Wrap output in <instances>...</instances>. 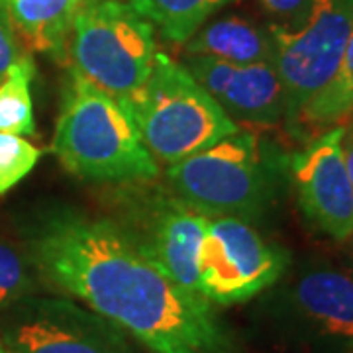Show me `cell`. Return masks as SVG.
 Wrapping results in <instances>:
<instances>
[{
    "mask_svg": "<svg viewBox=\"0 0 353 353\" xmlns=\"http://www.w3.org/2000/svg\"><path fill=\"white\" fill-rule=\"evenodd\" d=\"M167 187L204 216L255 222L273 199L271 165L259 139L238 130L167 167Z\"/></svg>",
    "mask_w": 353,
    "mask_h": 353,
    "instance_id": "cell-4",
    "label": "cell"
},
{
    "mask_svg": "<svg viewBox=\"0 0 353 353\" xmlns=\"http://www.w3.org/2000/svg\"><path fill=\"white\" fill-rule=\"evenodd\" d=\"M24 57H28L24 43L18 39L8 18L0 10V83Z\"/></svg>",
    "mask_w": 353,
    "mask_h": 353,
    "instance_id": "cell-20",
    "label": "cell"
},
{
    "mask_svg": "<svg viewBox=\"0 0 353 353\" xmlns=\"http://www.w3.org/2000/svg\"><path fill=\"white\" fill-rule=\"evenodd\" d=\"M287 306L312 338L334 347L353 343V275L328 267L304 271L287 292Z\"/></svg>",
    "mask_w": 353,
    "mask_h": 353,
    "instance_id": "cell-12",
    "label": "cell"
},
{
    "mask_svg": "<svg viewBox=\"0 0 353 353\" xmlns=\"http://www.w3.org/2000/svg\"><path fill=\"white\" fill-rule=\"evenodd\" d=\"M350 120H352V124H345V128H347V130H350V132H352V134H353V116H352V118H350Z\"/></svg>",
    "mask_w": 353,
    "mask_h": 353,
    "instance_id": "cell-24",
    "label": "cell"
},
{
    "mask_svg": "<svg viewBox=\"0 0 353 353\" xmlns=\"http://www.w3.org/2000/svg\"><path fill=\"white\" fill-rule=\"evenodd\" d=\"M32 287L34 279L24 255L0 241V312L30 296Z\"/></svg>",
    "mask_w": 353,
    "mask_h": 353,
    "instance_id": "cell-19",
    "label": "cell"
},
{
    "mask_svg": "<svg viewBox=\"0 0 353 353\" xmlns=\"http://www.w3.org/2000/svg\"><path fill=\"white\" fill-rule=\"evenodd\" d=\"M312 0H261L265 10L281 20L279 26L299 24L308 12Z\"/></svg>",
    "mask_w": 353,
    "mask_h": 353,
    "instance_id": "cell-21",
    "label": "cell"
},
{
    "mask_svg": "<svg viewBox=\"0 0 353 353\" xmlns=\"http://www.w3.org/2000/svg\"><path fill=\"white\" fill-rule=\"evenodd\" d=\"M183 65L230 118L265 128L285 120V90L273 63L236 65L187 55Z\"/></svg>",
    "mask_w": 353,
    "mask_h": 353,
    "instance_id": "cell-11",
    "label": "cell"
},
{
    "mask_svg": "<svg viewBox=\"0 0 353 353\" xmlns=\"http://www.w3.org/2000/svg\"><path fill=\"white\" fill-rule=\"evenodd\" d=\"M347 241H350V252H352V257H353V234L350 236V240Z\"/></svg>",
    "mask_w": 353,
    "mask_h": 353,
    "instance_id": "cell-23",
    "label": "cell"
},
{
    "mask_svg": "<svg viewBox=\"0 0 353 353\" xmlns=\"http://www.w3.org/2000/svg\"><path fill=\"white\" fill-rule=\"evenodd\" d=\"M85 2H87V0H85Z\"/></svg>",
    "mask_w": 353,
    "mask_h": 353,
    "instance_id": "cell-26",
    "label": "cell"
},
{
    "mask_svg": "<svg viewBox=\"0 0 353 353\" xmlns=\"http://www.w3.org/2000/svg\"><path fill=\"white\" fill-rule=\"evenodd\" d=\"M36 77L34 59L28 55L12 67L0 83V132L14 136H34L36 120L30 94V83Z\"/></svg>",
    "mask_w": 353,
    "mask_h": 353,
    "instance_id": "cell-17",
    "label": "cell"
},
{
    "mask_svg": "<svg viewBox=\"0 0 353 353\" xmlns=\"http://www.w3.org/2000/svg\"><path fill=\"white\" fill-rule=\"evenodd\" d=\"M289 265V253L269 243L241 218H208L199 253V294L212 306L245 303L273 287Z\"/></svg>",
    "mask_w": 353,
    "mask_h": 353,
    "instance_id": "cell-8",
    "label": "cell"
},
{
    "mask_svg": "<svg viewBox=\"0 0 353 353\" xmlns=\"http://www.w3.org/2000/svg\"><path fill=\"white\" fill-rule=\"evenodd\" d=\"M352 28L353 0H312L299 24L271 26L273 65L285 90V120L292 128L336 75Z\"/></svg>",
    "mask_w": 353,
    "mask_h": 353,
    "instance_id": "cell-7",
    "label": "cell"
},
{
    "mask_svg": "<svg viewBox=\"0 0 353 353\" xmlns=\"http://www.w3.org/2000/svg\"><path fill=\"white\" fill-rule=\"evenodd\" d=\"M341 153H343V163H345V171L350 176V183L353 187V134L345 128L343 138H341Z\"/></svg>",
    "mask_w": 353,
    "mask_h": 353,
    "instance_id": "cell-22",
    "label": "cell"
},
{
    "mask_svg": "<svg viewBox=\"0 0 353 353\" xmlns=\"http://www.w3.org/2000/svg\"><path fill=\"white\" fill-rule=\"evenodd\" d=\"M0 353H8L6 350H4V345H2V343H0Z\"/></svg>",
    "mask_w": 353,
    "mask_h": 353,
    "instance_id": "cell-25",
    "label": "cell"
},
{
    "mask_svg": "<svg viewBox=\"0 0 353 353\" xmlns=\"http://www.w3.org/2000/svg\"><path fill=\"white\" fill-rule=\"evenodd\" d=\"M30 263L50 287L81 301L152 353H230L214 306L179 287L108 216L71 206L41 214Z\"/></svg>",
    "mask_w": 353,
    "mask_h": 353,
    "instance_id": "cell-1",
    "label": "cell"
},
{
    "mask_svg": "<svg viewBox=\"0 0 353 353\" xmlns=\"http://www.w3.org/2000/svg\"><path fill=\"white\" fill-rule=\"evenodd\" d=\"M41 152L22 136L0 132V194L8 192L36 165Z\"/></svg>",
    "mask_w": 353,
    "mask_h": 353,
    "instance_id": "cell-18",
    "label": "cell"
},
{
    "mask_svg": "<svg viewBox=\"0 0 353 353\" xmlns=\"http://www.w3.org/2000/svg\"><path fill=\"white\" fill-rule=\"evenodd\" d=\"M51 152L71 175L90 183H134L159 175L128 99L69 69Z\"/></svg>",
    "mask_w": 353,
    "mask_h": 353,
    "instance_id": "cell-2",
    "label": "cell"
},
{
    "mask_svg": "<svg viewBox=\"0 0 353 353\" xmlns=\"http://www.w3.org/2000/svg\"><path fill=\"white\" fill-rule=\"evenodd\" d=\"M187 55L210 57L236 65L273 63V39L252 22L228 16L204 26L185 43Z\"/></svg>",
    "mask_w": 353,
    "mask_h": 353,
    "instance_id": "cell-14",
    "label": "cell"
},
{
    "mask_svg": "<svg viewBox=\"0 0 353 353\" xmlns=\"http://www.w3.org/2000/svg\"><path fill=\"white\" fill-rule=\"evenodd\" d=\"M157 53L153 26L122 0H87L79 8L67 48L71 69L118 99L150 75Z\"/></svg>",
    "mask_w": 353,
    "mask_h": 353,
    "instance_id": "cell-5",
    "label": "cell"
},
{
    "mask_svg": "<svg viewBox=\"0 0 353 353\" xmlns=\"http://www.w3.org/2000/svg\"><path fill=\"white\" fill-rule=\"evenodd\" d=\"M343 132L345 124L320 132L292 159L304 216L336 241H347L353 234V187L341 153Z\"/></svg>",
    "mask_w": 353,
    "mask_h": 353,
    "instance_id": "cell-10",
    "label": "cell"
},
{
    "mask_svg": "<svg viewBox=\"0 0 353 353\" xmlns=\"http://www.w3.org/2000/svg\"><path fill=\"white\" fill-rule=\"evenodd\" d=\"M83 2L85 0H0V10L26 50L67 63L71 28Z\"/></svg>",
    "mask_w": 353,
    "mask_h": 353,
    "instance_id": "cell-13",
    "label": "cell"
},
{
    "mask_svg": "<svg viewBox=\"0 0 353 353\" xmlns=\"http://www.w3.org/2000/svg\"><path fill=\"white\" fill-rule=\"evenodd\" d=\"M153 181L122 183L110 196L108 218L167 277L199 294V253L208 216Z\"/></svg>",
    "mask_w": 353,
    "mask_h": 353,
    "instance_id": "cell-6",
    "label": "cell"
},
{
    "mask_svg": "<svg viewBox=\"0 0 353 353\" xmlns=\"http://www.w3.org/2000/svg\"><path fill=\"white\" fill-rule=\"evenodd\" d=\"M228 2L234 0H130L134 10L173 43H187Z\"/></svg>",
    "mask_w": 353,
    "mask_h": 353,
    "instance_id": "cell-16",
    "label": "cell"
},
{
    "mask_svg": "<svg viewBox=\"0 0 353 353\" xmlns=\"http://www.w3.org/2000/svg\"><path fill=\"white\" fill-rule=\"evenodd\" d=\"M353 116V28L334 79L304 106L294 130L308 132L312 138Z\"/></svg>",
    "mask_w": 353,
    "mask_h": 353,
    "instance_id": "cell-15",
    "label": "cell"
},
{
    "mask_svg": "<svg viewBox=\"0 0 353 353\" xmlns=\"http://www.w3.org/2000/svg\"><path fill=\"white\" fill-rule=\"evenodd\" d=\"M8 353H134L128 334L65 296H26L8 308L2 341Z\"/></svg>",
    "mask_w": 353,
    "mask_h": 353,
    "instance_id": "cell-9",
    "label": "cell"
},
{
    "mask_svg": "<svg viewBox=\"0 0 353 353\" xmlns=\"http://www.w3.org/2000/svg\"><path fill=\"white\" fill-rule=\"evenodd\" d=\"M130 104L157 165L171 167L240 130L189 69L163 51L155 53Z\"/></svg>",
    "mask_w": 353,
    "mask_h": 353,
    "instance_id": "cell-3",
    "label": "cell"
}]
</instances>
